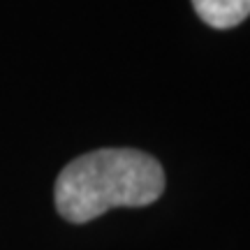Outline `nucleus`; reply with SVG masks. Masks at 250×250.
<instances>
[{"label":"nucleus","mask_w":250,"mask_h":250,"mask_svg":"<svg viewBox=\"0 0 250 250\" xmlns=\"http://www.w3.org/2000/svg\"><path fill=\"white\" fill-rule=\"evenodd\" d=\"M165 171L148 153L102 148L72 160L56 181V208L70 223H88L116 206L153 204Z\"/></svg>","instance_id":"f257e3e1"},{"label":"nucleus","mask_w":250,"mask_h":250,"mask_svg":"<svg viewBox=\"0 0 250 250\" xmlns=\"http://www.w3.org/2000/svg\"><path fill=\"white\" fill-rule=\"evenodd\" d=\"M199 19L213 28H234L250 17V0H192Z\"/></svg>","instance_id":"f03ea898"}]
</instances>
